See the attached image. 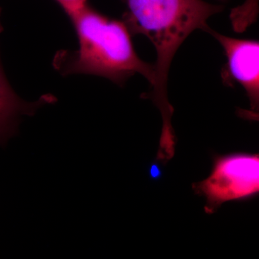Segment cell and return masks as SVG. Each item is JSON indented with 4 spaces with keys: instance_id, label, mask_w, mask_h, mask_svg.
Wrapping results in <instances>:
<instances>
[{
    "instance_id": "obj_7",
    "label": "cell",
    "mask_w": 259,
    "mask_h": 259,
    "mask_svg": "<svg viewBox=\"0 0 259 259\" xmlns=\"http://www.w3.org/2000/svg\"><path fill=\"white\" fill-rule=\"evenodd\" d=\"M66 14L70 17L86 6L87 0H56Z\"/></svg>"
},
{
    "instance_id": "obj_4",
    "label": "cell",
    "mask_w": 259,
    "mask_h": 259,
    "mask_svg": "<svg viewBox=\"0 0 259 259\" xmlns=\"http://www.w3.org/2000/svg\"><path fill=\"white\" fill-rule=\"evenodd\" d=\"M206 32L212 35L222 46L228 62L223 68V83L232 86L240 83L250 100L251 111L258 113L259 42L226 36L210 28Z\"/></svg>"
},
{
    "instance_id": "obj_6",
    "label": "cell",
    "mask_w": 259,
    "mask_h": 259,
    "mask_svg": "<svg viewBox=\"0 0 259 259\" xmlns=\"http://www.w3.org/2000/svg\"><path fill=\"white\" fill-rule=\"evenodd\" d=\"M259 13V0H245L243 4L233 8L230 13L232 28L237 33L245 32L256 22Z\"/></svg>"
},
{
    "instance_id": "obj_2",
    "label": "cell",
    "mask_w": 259,
    "mask_h": 259,
    "mask_svg": "<svg viewBox=\"0 0 259 259\" xmlns=\"http://www.w3.org/2000/svg\"><path fill=\"white\" fill-rule=\"evenodd\" d=\"M69 18L79 48L56 54L54 66L61 74L95 75L122 86L130 77L140 74L152 86L154 65L140 59L123 21L107 18L88 5Z\"/></svg>"
},
{
    "instance_id": "obj_9",
    "label": "cell",
    "mask_w": 259,
    "mask_h": 259,
    "mask_svg": "<svg viewBox=\"0 0 259 259\" xmlns=\"http://www.w3.org/2000/svg\"><path fill=\"white\" fill-rule=\"evenodd\" d=\"M0 16H1V9H0ZM3 31V25H2L1 20H0V32Z\"/></svg>"
},
{
    "instance_id": "obj_5",
    "label": "cell",
    "mask_w": 259,
    "mask_h": 259,
    "mask_svg": "<svg viewBox=\"0 0 259 259\" xmlns=\"http://www.w3.org/2000/svg\"><path fill=\"white\" fill-rule=\"evenodd\" d=\"M55 100L50 95H44L33 102L20 98L10 85L0 59V145L5 144L16 134L22 116L31 115L39 107Z\"/></svg>"
},
{
    "instance_id": "obj_8",
    "label": "cell",
    "mask_w": 259,
    "mask_h": 259,
    "mask_svg": "<svg viewBox=\"0 0 259 259\" xmlns=\"http://www.w3.org/2000/svg\"><path fill=\"white\" fill-rule=\"evenodd\" d=\"M149 175L153 180H158L161 177L162 172L158 164L153 163L149 168Z\"/></svg>"
},
{
    "instance_id": "obj_1",
    "label": "cell",
    "mask_w": 259,
    "mask_h": 259,
    "mask_svg": "<svg viewBox=\"0 0 259 259\" xmlns=\"http://www.w3.org/2000/svg\"><path fill=\"white\" fill-rule=\"evenodd\" d=\"M127 10L124 23L131 35L142 34L157 54L154 64L155 81L150 97L161 112L163 128L161 141L175 140L171 117L174 109L168 102L167 83L172 60L187 37L197 29L209 28L207 20L224 10L222 5L203 0H125Z\"/></svg>"
},
{
    "instance_id": "obj_3",
    "label": "cell",
    "mask_w": 259,
    "mask_h": 259,
    "mask_svg": "<svg viewBox=\"0 0 259 259\" xmlns=\"http://www.w3.org/2000/svg\"><path fill=\"white\" fill-rule=\"evenodd\" d=\"M193 189L205 197L204 209L209 214L228 201L255 197L259 191L258 154L235 153L216 156L210 175L194 183Z\"/></svg>"
}]
</instances>
